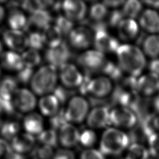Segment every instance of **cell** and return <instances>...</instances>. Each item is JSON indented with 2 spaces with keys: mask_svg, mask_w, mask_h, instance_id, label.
Here are the masks:
<instances>
[{
  "mask_svg": "<svg viewBox=\"0 0 159 159\" xmlns=\"http://www.w3.org/2000/svg\"><path fill=\"white\" fill-rule=\"evenodd\" d=\"M49 122L52 129L55 130H57V129L59 130L63 125L68 123V122L65 116V109H60L57 114L50 117Z\"/></svg>",
  "mask_w": 159,
  "mask_h": 159,
  "instance_id": "40",
  "label": "cell"
},
{
  "mask_svg": "<svg viewBox=\"0 0 159 159\" xmlns=\"http://www.w3.org/2000/svg\"><path fill=\"white\" fill-rule=\"evenodd\" d=\"M34 136L26 132L19 134L11 140V148L15 153L24 154L31 151L35 147Z\"/></svg>",
  "mask_w": 159,
  "mask_h": 159,
  "instance_id": "21",
  "label": "cell"
},
{
  "mask_svg": "<svg viewBox=\"0 0 159 159\" xmlns=\"http://www.w3.org/2000/svg\"><path fill=\"white\" fill-rule=\"evenodd\" d=\"M118 65L129 76L139 77L146 66V59L142 50L137 46L125 43L116 52Z\"/></svg>",
  "mask_w": 159,
  "mask_h": 159,
  "instance_id": "1",
  "label": "cell"
},
{
  "mask_svg": "<svg viewBox=\"0 0 159 159\" xmlns=\"http://www.w3.org/2000/svg\"><path fill=\"white\" fill-rule=\"evenodd\" d=\"M38 140L41 144L47 145L52 147H55L58 142V134L53 129L43 130L39 135Z\"/></svg>",
  "mask_w": 159,
  "mask_h": 159,
  "instance_id": "36",
  "label": "cell"
},
{
  "mask_svg": "<svg viewBox=\"0 0 159 159\" xmlns=\"http://www.w3.org/2000/svg\"><path fill=\"white\" fill-rule=\"evenodd\" d=\"M107 7L102 2H96L91 5L89 11L91 20L94 22L103 21L108 15Z\"/></svg>",
  "mask_w": 159,
  "mask_h": 159,
  "instance_id": "34",
  "label": "cell"
},
{
  "mask_svg": "<svg viewBox=\"0 0 159 159\" xmlns=\"http://www.w3.org/2000/svg\"><path fill=\"white\" fill-rule=\"evenodd\" d=\"M52 159H76L74 153L69 149H60L54 153Z\"/></svg>",
  "mask_w": 159,
  "mask_h": 159,
  "instance_id": "47",
  "label": "cell"
},
{
  "mask_svg": "<svg viewBox=\"0 0 159 159\" xmlns=\"http://www.w3.org/2000/svg\"><path fill=\"white\" fill-rule=\"evenodd\" d=\"M139 25L147 32H159V14L153 9H145L139 16Z\"/></svg>",
  "mask_w": 159,
  "mask_h": 159,
  "instance_id": "19",
  "label": "cell"
},
{
  "mask_svg": "<svg viewBox=\"0 0 159 159\" xmlns=\"http://www.w3.org/2000/svg\"><path fill=\"white\" fill-rule=\"evenodd\" d=\"M2 43L0 42V56L2 54Z\"/></svg>",
  "mask_w": 159,
  "mask_h": 159,
  "instance_id": "56",
  "label": "cell"
},
{
  "mask_svg": "<svg viewBox=\"0 0 159 159\" xmlns=\"http://www.w3.org/2000/svg\"><path fill=\"white\" fill-rule=\"evenodd\" d=\"M93 44L95 49L103 53H116L120 44L119 41L107 31L94 34Z\"/></svg>",
  "mask_w": 159,
  "mask_h": 159,
  "instance_id": "16",
  "label": "cell"
},
{
  "mask_svg": "<svg viewBox=\"0 0 159 159\" xmlns=\"http://www.w3.org/2000/svg\"><path fill=\"white\" fill-rule=\"evenodd\" d=\"M34 74V68L24 66V67L20 70L17 72L16 79L19 83L22 84H27L29 82L30 83Z\"/></svg>",
  "mask_w": 159,
  "mask_h": 159,
  "instance_id": "43",
  "label": "cell"
},
{
  "mask_svg": "<svg viewBox=\"0 0 159 159\" xmlns=\"http://www.w3.org/2000/svg\"><path fill=\"white\" fill-rule=\"evenodd\" d=\"M117 28L118 36L123 41L134 40L139 34V25L135 19L124 18Z\"/></svg>",
  "mask_w": 159,
  "mask_h": 159,
  "instance_id": "20",
  "label": "cell"
},
{
  "mask_svg": "<svg viewBox=\"0 0 159 159\" xmlns=\"http://www.w3.org/2000/svg\"><path fill=\"white\" fill-rule=\"evenodd\" d=\"M4 43L11 51L19 53L23 52L28 47L27 35L24 32L9 29L2 34Z\"/></svg>",
  "mask_w": 159,
  "mask_h": 159,
  "instance_id": "17",
  "label": "cell"
},
{
  "mask_svg": "<svg viewBox=\"0 0 159 159\" xmlns=\"http://www.w3.org/2000/svg\"><path fill=\"white\" fill-rule=\"evenodd\" d=\"M35 153L39 159H51L54 155L53 147L41 143L36 148Z\"/></svg>",
  "mask_w": 159,
  "mask_h": 159,
  "instance_id": "45",
  "label": "cell"
},
{
  "mask_svg": "<svg viewBox=\"0 0 159 159\" xmlns=\"http://www.w3.org/2000/svg\"><path fill=\"white\" fill-rule=\"evenodd\" d=\"M78 64L89 75L102 71L107 60L105 54L96 50H87L77 57Z\"/></svg>",
  "mask_w": 159,
  "mask_h": 159,
  "instance_id": "6",
  "label": "cell"
},
{
  "mask_svg": "<svg viewBox=\"0 0 159 159\" xmlns=\"http://www.w3.org/2000/svg\"><path fill=\"white\" fill-rule=\"evenodd\" d=\"M11 146L4 139L0 138V158L11 154Z\"/></svg>",
  "mask_w": 159,
  "mask_h": 159,
  "instance_id": "48",
  "label": "cell"
},
{
  "mask_svg": "<svg viewBox=\"0 0 159 159\" xmlns=\"http://www.w3.org/2000/svg\"><path fill=\"white\" fill-rule=\"evenodd\" d=\"M136 93L140 96L150 98L159 93V76L150 72L137 78Z\"/></svg>",
  "mask_w": 159,
  "mask_h": 159,
  "instance_id": "13",
  "label": "cell"
},
{
  "mask_svg": "<svg viewBox=\"0 0 159 159\" xmlns=\"http://www.w3.org/2000/svg\"><path fill=\"white\" fill-rule=\"evenodd\" d=\"M121 10L125 18L134 19L141 14L142 3L137 0H129L125 1Z\"/></svg>",
  "mask_w": 159,
  "mask_h": 159,
  "instance_id": "29",
  "label": "cell"
},
{
  "mask_svg": "<svg viewBox=\"0 0 159 159\" xmlns=\"http://www.w3.org/2000/svg\"><path fill=\"white\" fill-rule=\"evenodd\" d=\"M29 28L31 26L37 31L44 30L52 24V17L48 10L40 9L30 14L28 17Z\"/></svg>",
  "mask_w": 159,
  "mask_h": 159,
  "instance_id": "24",
  "label": "cell"
},
{
  "mask_svg": "<svg viewBox=\"0 0 159 159\" xmlns=\"http://www.w3.org/2000/svg\"><path fill=\"white\" fill-rule=\"evenodd\" d=\"M20 125L17 121L7 120L0 125V134L4 139L12 140L19 134Z\"/></svg>",
  "mask_w": 159,
  "mask_h": 159,
  "instance_id": "30",
  "label": "cell"
},
{
  "mask_svg": "<svg viewBox=\"0 0 159 159\" xmlns=\"http://www.w3.org/2000/svg\"><path fill=\"white\" fill-rule=\"evenodd\" d=\"M58 78L62 85L69 89L79 88L81 85L84 75L73 64L68 63L59 68Z\"/></svg>",
  "mask_w": 159,
  "mask_h": 159,
  "instance_id": "10",
  "label": "cell"
},
{
  "mask_svg": "<svg viewBox=\"0 0 159 159\" xmlns=\"http://www.w3.org/2000/svg\"><path fill=\"white\" fill-rule=\"evenodd\" d=\"M20 7L25 11L32 14L40 9H45L43 1H20Z\"/></svg>",
  "mask_w": 159,
  "mask_h": 159,
  "instance_id": "41",
  "label": "cell"
},
{
  "mask_svg": "<svg viewBox=\"0 0 159 159\" xmlns=\"http://www.w3.org/2000/svg\"><path fill=\"white\" fill-rule=\"evenodd\" d=\"M68 37L71 47L78 50H85L93 43L94 34L84 25L74 27Z\"/></svg>",
  "mask_w": 159,
  "mask_h": 159,
  "instance_id": "11",
  "label": "cell"
},
{
  "mask_svg": "<svg viewBox=\"0 0 159 159\" xmlns=\"http://www.w3.org/2000/svg\"><path fill=\"white\" fill-rule=\"evenodd\" d=\"M107 8H113L114 9H118L119 7L122 6L124 3L125 2L124 1H104L102 2Z\"/></svg>",
  "mask_w": 159,
  "mask_h": 159,
  "instance_id": "49",
  "label": "cell"
},
{
  "mask_svg": "<svg viewBox=\"0 0 159 159\" xmlns=\"http://www.w3.org/2000/svg\"><path fill=\"white\" fill-rule=\"evenodd\" d=\"M23 127L26 133L38 136L43 130V117L39 113L29 112L23 119Z\"/></svg>",
  "mask_w": 159,
  "mask_h": 159,
  "instance_id": "23",
  "label": "cell"
},
{
  "mask_svg": "<svg viewBox=\"0 0 159 159\" xmlns=\"http://www.w3.org/2000/svg\"><path fill=\"white\" fill-rule=\"evenodd\" d=\"M150 122L155 132H159V114H155L150 119Z\"/></svg>",
  "mask_w": 159,
  "mask_h": 159,
  "instance_id": "51",
  "label": "cell"
},
{
  "mask_svg": "<svg viewBox=\"0 0 159 159\" xmlns=\"http://www.w3.org/2000/svg\"><path fill=\"white\" fill-rule=\"evenodd\" d=\"M101 72L104 76L108 77L112 81H119L123 78V71L118 64L107 60Z\"/></svg>",
  "mask_w": 159,
  "mask_h": 159,
  "instance_id": "33",
  "label": "cell"
},
{
  "mask_svg": "<svg viewBox=\"0 0 159 159\" xmlns=\"http://www.w3.org/2000/svg\"><path fill=\"white\" fill-rule=\"evenodd\" d=\"M107 24L109 26L112 27H117L121 21L125 18L122 10L119 9H113L107 15Z\"/></svg>",
  "mask_w": 159,
  "mask_h": 159,
  "instance_id": "42",
  "label": "cell"
},
{
  "mask_svg": "<svg viewBox=\"0 0 159 159\" xmlns=\"http://www.w3.org/2000/svg\"><path fill=\"white\" fill-rule=\"evenodd\" d=\"M149 153L159 158V132H155L148 138Z\"/></svg>",
  "mask_w": 159,
  "mask_h": 159,
  "instance_id": "44",
  "label": "cell"
},
{
  "mask_svg": "<svg viewBox=\"0 0 159 159\" xmlns=\"http://www.w3.org/2000/svg\"><path fill=\"white\" fill-rule=\"evenodd\" d=\"M130 143L129 136L116 127H108L100 141V151L103 155H116L123 152Z\"/></svg>",
  "mask_w": 159,
  "mask_h": 159,
  "instance_id": "2",
  "label": "cell"
},
{
  "mask_svg": "<svg viewBox=\"0 0 159 159\" xmlns=\"http://www.w3.org/2000/svg\"><path fill=\"white\" fill-rule=\"evenodd\" d=\"M71 51L65 42L52 47H48L45 53V58L48 65L60 68L68 63L71 58Z\"/></svg>",
  "mask_w": 159,
  "mask_h": 159,
  "instance_id": "9",
  "label": "cell"
},
{
  "mask_svg": "<svg viewBox=\"0 0 159 159\" xmlns=\"http://www.w3.org/2000/svg\"><path fill=\"white\" fill-rule=\"evenodd\" d=\"M96 139V134L91 129H84L80 134L79 142L84 147H91L93 146Z\"/></svg>",
  "mask_w": 159,
  "mask_h": 159,
  "instance_id": "39",
  "label": "cell"
},
{
  "mask_svg": "<svg viewBox=\"0 0 159 159\" xmlns=\"http://www.w3.org/2000/svg\"><path fill=\"white\" fill-rule=\"evenodd\" d=\"M89 102L82 96H73L68 101L65 109L66 119L70 123H81L86 119L89 112Z\"/></svg>",
  "mask_w": 159,
  "mask_h": 159,
  "instance_id": "5",
  "label": "cell"
},
{
  "mask_svg": "<svg viewBox=\"0 0 159 159\" xmlns=\"http://www.w3.org/2000/svg\"><path fill=\"white\" fill-rule=\"evenodd\" d=\"M5 16V10L2 5L0 4V24L2 22Z\"/></svg>",
  "mask_w": 159,
  "mask_h": 159,
  "instance_id": "55",
  "label": "cell"
},
{
  "mask_svg": "<svg viewBox=\"0 0 159 159\" xmlns=\"http://www.w3.org/2000/svg\"><path fill=\"white\" fill-rule=\"evenodd\" d=\"M78 89L81 94L99 99L108 98L112 94L114 86L112 81L104 75L92 77L89 75H85Z\"/></svg>",
  "mask_w": 159,
  "mask_h": 159,
  "instance_id": "4",
  "label": "cell"
},
{
  "mask_svg": "<svg viewBox=\"0 0 159 159\" xmlns=\"http://www.w3.org/2000/svg\"><path fill=\"white\" fill-rule=\"evenodd\" d=\"M110 123L117 129H131L138 124V119L131 109L117 106L110 110Z\"/></svg>",
  "mask_w": 159,
  "mask_h": 159,
  "instance_id": "8",
  "label": "cell"
},
{
  "mask_svg": "<svg viewBox=\"0 0 159 159\" xmlns=\"http://www.w3.org/2000/svg\"><path fill=\"white\" fill-rule=\"evenodd\" d=\"M2 109H1V107H0V125L1 124V116H2Z\"/></svg>",
  "mask_w": 159,
  "mask_h": 159,
  "instance_id": "57",
  "label": "cell"
},
{
  "mask_svg": "<svg viewBox=\"0 0 159 159\" xmlns=\"http://www.w3.org/2000/svg\"><path fill=\"white\" fill-rule=\"evenodd\" d=\"M0 62L3 68L12 71L18 72L24 66L21 55L11 50L2 53Z\"/></svg>",
  "mask_w": 159,
  "mask_h": 159,
  "instance_id": "25",
  "label": "cell"
},
{
  "mask_svg": "<svg viewBox=\"0 0 159 159\" xmlns=\"http://www.w3.org/2000/svg\"><path fill=\"white\" fill-rule=\"evenodd\" d=\"M52 93L58 100L60 104L65 103L67 101H68L73 96L74 94L72 89L67 88L63 85H57Z\"/></svg>",
  "mask_w": 159,
  "mask_h": 159,
  "instance_id": "38",
  "label": "cell"
},
{
  "mask_svg": "<svg viewBox=\"0 0 159 159\" xmlns=\"http://www.w3.org/2000/svg\"><path fill=\"white\" fill-rule=\"evenodd\" d=\"M60 103L53 94L42 96L39 101V107L40 112L50 117L57 114L60 108Z\"/></svg>",
  "mask_w": 159,
  "mask_h": 159,
  "instance_id": "26",
  "label": "cell"
},
{
  "mask_svg": "<svg viewBox=\"0 0 159 159\" xmlns=\"http://www.w3.org/2000/svg\"><path fill=\"white\" fill-rule=\"evenodd\" d=\"M150 72L155 73L159 76V59L154 58L153 59L148 65Z\"/></svg>",
  "mask_w": 159,
  "mask_h": 159,
  "instance_id": "50",
  "label": "cell"
},
{
  "mask_svg": "<svg viewBox=\"0 0 159 159\" xmlns=\"http://www.w3.org/2000/svg\"><path fill=\"white\" fill-rule=\"evenodd\" d=\"M21 57L24 65L31 68L40 65L42 60L39 52L29 48L22 52Z\"/></svg>",
  "mask_w": 159,
  "mask_h": 159,
  "instance_id": "32",
  "label": "cell"
},
{
  "mask_svg": "<svg viewBox=\"0 0 159 159\" xmlns=\"http://www.w3.org/2000/svg\"><path fill=\"white\" fill-rule=\"evenodd\" d=\"M58 78L56 68L49 65L41 66L34 72L30 81L32 92L41 96L50 94L57 87Z\"/></svg>",
  "mask_w": 159,
  "mask_h": 159,
  "instance_id": "3",
  "label": "cell"
},
{
  "mask_svg": "<svg viewBox=\"0 0 159 159\" xmlns=\"http://www.w3.org/2000/svg\"><path fill=\"white\" fill-rule=\"evenodd\" d=\"M9 159H25V158L22 155V154H19L14 152L13 153H11V155H10Z\"/></svg>",
  "mask_w": 159,
  "mask_h": 159,
  "instance_id": "54",
  "label": "cell"
},
{
  "mask_svg": "<svg viewBox=\"0 0 159 159\" xmlns=\"http://www.w3.org/2000/svg\"><path fill=\"white\" fill-rule=\"evenodd\" d=\"M45 45L52 47L59 45L63 40V35L60 30L53 24H51L42 31Z\"/></svg>",
  "mask_w": 159,
  "mask_h": 159,
  "instance_id": "28",
  "label": "cell"
},
{
  "mask_svg": "<svg viewBox=\"0 0 159 159\" xmlns=\"http://www.w3.org/2000/svg\"><path fill=\"white\" fill-rule=\"evenodd\" d=\"M12 104L16 113H27L35 107L37 99L32 91L26 88H18L14 94Z\"/></svg>",
  "mask_w": 159,
  "mask_h": 159,
  "instance_id": "12",
  "label": "cell"
},
{
  "mask_svg": "<svg viewBox=\"0 0 159 159\" xmlns=\"http://www.w3.org/2000/svg\"><path fill=\"white\" fill-rule=\"evenodd\" d=\"M142 3L155 9H159V1H143Z\"/></svg>",
  "mask_w": 159,
  "mask_h": 159,
  "instance_id": "53",
  "label": "cell"
},
{
  "mask_svg": "<svg viewBox=\"0 0 159 159\" xmlns=\"http://www.w3.org/2000/svg\"><path fill=\"white\" fill-rule=\"evenodd\" d=\"M7 23L10 29L24 31L29 28L28 18L19 7L9 9L7 16Z\"/></svg>",
  "mask_w": 159,
  "mask_h": 159,
  "instance_id": "22",
  "label": "cell"
},
{
  "mask_svg": "<svg viewBox=\"0 0 159 159\" xmlns=\"http://www.w3.org/2000/svg\"><path fill=\"white\" fill-rule=\"evenodd\" d=\"M54 25L60 30L63 36L70 34L74 29V22L64 15H58L54 20Z\"/></svg>",
  "mask_w": 159,
  "mask_h": 159,
  "instance_id": "35",
  "label": "cell"
},
{
  "mask_svg": "<svg viewBox=\"0 0 159 159\" xmlns=\"http://www.w3.org/2000/svg\"><path fill=\"white\" fill-rule=\"evenodd\" d=\"M17 83L16 79L11 76H5L0 80V107L9 115L17 114L13 106L12 99L18 89Z\"/></svg>",
  "mask_w": 159,
  "mask_h": 159,
  "instance_id": "7",
  "label": "cell"
},
{
  "mask_svg": "<svg viewBox=\"0 0 159 159\" xmlns=\"http://www.w3.org/2000/svg\"><path fill=\"white\" fill-rule=\"evenodd\" d=\"M80 159H105L100 150L94 148H87L82 152Z\"/></svg>",
  "mask_w": 159,
  "mask_h": 159,
  "instance_id": "46",
  "label": "cell"
},
{
  "mask_svg": "<svg viewBox=\"0 0 159 159\" xmlns=\"http://www.w3.org/2000/svg\"><path fill=\"white\" fill-rule=\"evenodd\" d=\"M61 10L64 16L73 22L84 20L87 14V6L81 0H66L62 2Z\"/></svg>",
  "mask_w": 159,
  "mask_h": 159,
  "instance_id": "15",
  "label": "cell"
},
{
  "mask_svg": "<svg viewBox=\"0 0 159 159\" xmlns=\"http://www.w3.org/2000/svg\"><path fill=\"white\" fill-rule=\"evenodd\" d=\"M152 105L155 112L159 114V93L152 99Z\"/></svg>",
  "mask_w": 159,
  "mask_h": 159,
  "instance_id": "52",
  "label": "cell"
},
{
  "mask_svg": "<svg viewBox=\"0 0 159 159\" xmlns=\"http://www.w3.org/2000/svg\"><path fill=\"white\" fill-rule=\"evenodd\" d=\"M28 47L35 50L42 49L45 45L42 32L32 31L27 35Z\"/></svg>",
  "mask_w": 159,
  "mask_h": 159,
  "instance_id": "37",
  "label": "cell"
},
{
  "mask_svg": "<svg viewBox=\"0 0 159 159\" xmlns=\"http://www.w3.org/2000/svg\"><path fill=\"white\" fill-rule=\"evenodd\" d=\"M86 122L91 129H102L108 127L110 123L109 107L106 106H94L89 112Z\"/></svg>",
  "mask_w": 159,
  "mask_h": 159,
  "instance_id": "14",
  "label": "cell"
},
{
  "mask_svg": "<svg viewBox=\"0 0 159 159\" xmlns=\"http://www.w3.org/2000/svg\"><path fill=\"white\" fill-rule=\"evenodd\" d=\"M80 134L78 129L73 124L68 122L58 130V142L66 148L73 147L79 142Z\"/></svg>",
  "mask_w": 159,
  "mask_h": 159,
  "instance_id": "18",
  "label": "cell"
},
{
  "mask_svg": "<svg viewBox=\"0 0 159 159\" xmlns=\"http://www.w3.org/2000/svg\"><path fill=\"white\" fill-rule=\"evenodd\" d=\"M149 150L141 143H133L129 147L125 159H148Z\"/></svg>",
  "mask_w": 159,
  "mask_h": 159,
  "instance_id": "31",
  "label": "cell"
},
{
  "mask_svg": "<svg viewBox=\"0 0 159 159\" xmlns=\"http://www.w3.org/2000/svg\"><path fill=\"white\" fill-rule=\"evenodd\" d=\"M142 52L144 55L156 58L159 55V35L151 34L142 39Z\"/></svg>",
  "mask_w": 159,
  "mask_h": 159,
  "instance_id": "27",
  "label": "cell"
}]
</instances>
